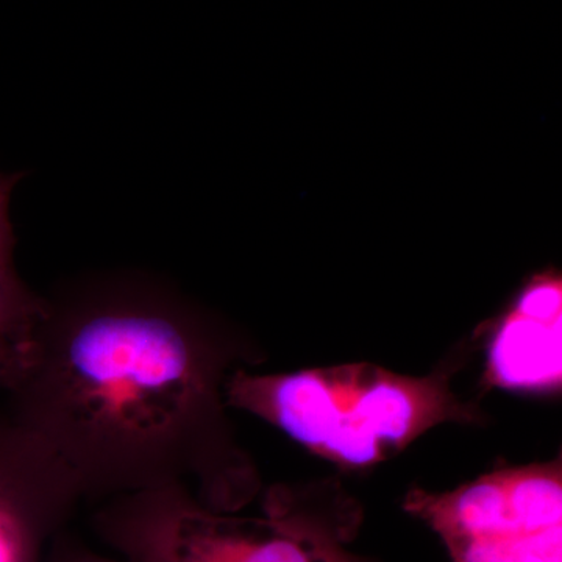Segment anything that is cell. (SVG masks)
Instances as JSON below:
<instances>
[{
  "label": "cell",
  "mask_w": 562,
  "mask_h": 562,
  "mask_svg": "<svg viewBox=\"0 0 562 562\" xmlns=\"http://www.w3.org/2000/svg\"><path fill=\"white\" fill-rule=\"evenodd\" d=\"M232 362L203 314L176 295L106 284L49 301L35 362L5 408L49 443L87 502L177 487L239 512L258 482L228 432Z\"/></svg>",
  "instance_id": "1"
},
{
  "label": "cell",
  "mask_w": 562,
  "mask_h": 562,
  "mask_svg": "<svg viewBox=\"0 0 562 562\" xmlns=\"http://www.w3.org/2000/svg\"><path fill=\"white\" fill-rule=\"evenodd\" d=\"M101 503L95 535L132 562H371L349 547L360 505L333 480L273 486L257 516L217 512L177 487Z\"/></svg>",
  "instance_id": "2"
},
{
  "label": "cell",
  "mask_w": 562,
  "mask_h": 562,
  "mask_svg": "<svg viewBox=\"0 0 562 562\" xmlns=\"http://www.w3.org/2000/svg\"><path fill=\"white\" fill-rule=\"evenodd\" d=\"M225 403L346 469L391 460L438 425L480 422L443 369L413 376L372 362L288 373L238 368L225 383Z\"/></svg>",
  "instance_id": "3"
},
{
  "label": "cell",
  "mask_w": 562,
  "mask_h": 562,
  "mask_svg": "<svg viewBox=\"0 0 562 562\" xmlns=\"http://www.w3.org/2000/svg\"><path fill=\"white\" fill-rule=\"evenodd\" d=\"M405 509L453 562H562V464L505 468L446 492L416 487Z\"/></svg>",
  "instance_id": "4"
},
{
  "label": "cell",
  "mask_w": 562,
  "mask_h": 562,
  "mask_svg": "<svg viewBox=\"0 0 562 562\" xmlns=\"http://www.w3.org/2000/svg\"><path fill=\"white\" fill-rule=\"evenodd\" d=\"M87 502L49 443L0 409V562H43Z\"/></svg>",
  "instance_id": "5"
},
{
  "label": "cell",
  "mask_w": 562,
  "mask_h": 562,
  "mask_svg": "<svg viewBox=\"0 0 562 562\" xmlns=\"http://www.w3.org/2000/svg\"><path fill=\"white\" fill-rule=\"evenodd\" d=\"M561 279L531 280L508 312L492 325L484 353V380L516 392H554L562 383Z\"/></svg>",
  "instance_id": "6"
},
{
  "label": "cell",
  "mask_w": 562,
  "mask_h": 562,
  "mask_svg": "<svg viewBox=\"0 0 562 562\" xmlns=\"http://www.w3.org/2000/svg\"><path fill=\"white\" fill-rule=\"evenodd\" d=\"M43 562H132L120 557H109L88 549L87 546L69 538L61 531L47 550Z\"/></svg>",
  "instance_id": "7"
},
{
  "label": "cell",
  "mask_w": 562,
  "mask_h": 562,
  "mask_svg": "<svg viewBox=\"0 0 562 562\" xmlns=\"http://www.w3.org/2000/svg\"><path fill=\"white\" fill-rule=\"evenodd\" d=\"M24 177V173H2L0 172V260H10L14 258V247H16V236L9 217V205L11 192L16 187L18 181Z\"/></svg>",
  "instance_id": "8"
}]
</instances>
